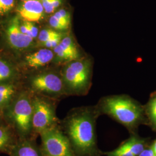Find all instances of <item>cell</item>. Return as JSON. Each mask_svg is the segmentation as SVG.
<instances>
[{"label": "cell", "instance_id": "cell-1", "mask_svg": "<svg viewBox=\"0 0 156 156\" xmlns=\"http://www.w3.org/2000/svg\"><path fill=\"white\" fill-rule=\"evenodd\" d=\"M59 126L76 156H92L95 153V117L87 109H72Z\"/></svg>", "mask_w": 156, "mask_h": 156}, {"label": "cell", "instance_id": "cell-2", "mask_svg": "<svg viewBox=\"0 0 156 156\" xmlns=\"http://www.w3.org/2000/svg\"><path fill=\"white\" fill-rule=\"evenodd\" d=\"M33 96L28 90L21 91L2 111L5 122L13 129L19 140L34 138Z\"/></svg>", "mask_w": 156, "mask_h": 156}, {"label": "cell", "instance_id": "cell-3", "mask_svg": "<svg viewBox=\"0 0 156 156\" xmlns=\"http://www.w3.org/2000/svg\"><path fill=\"white\" fill-rule=\"evenodd\" d=\"M33 136L36 139L42 132L58 125L60 120L56 116V106L51 98L33 94Z\"/></svg>", "mask_w": 156, "mask_h": 156}, {"label": "cell", "instance_id": "cell-4", "mask_svg": "<svg viewBox=\"0 0 156 156\" xmlns=\"http://www.w3.org/2000/svg\"><path fill=\"white\" fill-rule=\"evenodd\" d=\"M90 64L87 60H76L65 68L62 80L66 94H80L87 89L90 80Z\"/></svg>", "mask_w": 156, "mask_h": 156}, {"label": "cell", "instance_id": "cell-5", "mask_svg": "<svg viewBox=\"0 0 156 156\" xmlns=\"http://www.w3.org/2000/svg\"><path fill=\"white\" fill-rule=\"evenodd\" d=\"M39 136L43 156H76L59 124L42 132Z\"/></svg>", "mask_w": 156, "mask_h": 156}, {"label": "cell", "instance_id": "cell-6", "mask_svg": "<svg viewBox=\"0 0 156 156\" xmlns=\"http://www.w3.org/2000/svg\"><path fill=\"white\" fill-rule=\"evenodd\" d=\"M102 108L105 113L126 125L135 123L140 116L139 107L132 101L123 97L106 98L102 101Z\"/></svg>", "mask_w": 156, "mask_h": 156}, {"label": "cell", "instance_id": "cell-7", "mask_svg": "<svg viewBox=\"0 0 156 156\" xmlns=\"http://www.w3.org/2000/svg\"><path fill=\"white\" fill-rule=\"evenodd\" d=\"M32 94L49 98L66 94L62 78L53 73H45L34 76L30 80L27 90Z\"/></svg>", "mask_w": 156, "mask_h": 156}, {"label": "cell", "instance_id": "cell-8", "mask_svg": "<svg viewBox=\"0 0 156 156\" xmlns=\"http://www.w3.org/2000/svg\"><path fill=\"white\" fill-rule=\"evenodd\" d=\"M20 24L19 18L15 17L10 20L6 28L7 41L12 48L16 50L27 48L33 41V38L22 33Z\"/></svg>", "mask_w": 156, "mask_h": 156}, {"label": "cell", "instance_id": "cell-9", "mask_svg": "<svg viewBox=\"0 0 156 156\" xmlns=\"http://www.w3.org/2000/svg\"><path fill=\"white\" fill-rule=\"evenodd\" d=\"M44 9L39 0H28L24 1L17 9L19 16L24 21L37 22L43 17Z\"/></svg>", "mask_w": 156, "mask_h": 156}, {"label": "cell", "instance_id": "cell-10", "mask_svg": "<svg viewBox=\"0 0 156 156\" xmlns=\"http://www.w3.org/2000/svg\"><path fill=\"white\" fill-rule=\"evenodd\" d=\"M9 156H43L35 139L19 140L9 154Z\"/></svg>", "mask_w": 156, "mask_h": 156}, {"label": "cell", "instance_id": "cell-11", "mask_svg": "<svg viewBox=\"0 0 156 156\" xmlns=\"http://www.w3.org/2000/svg\"><path fill=\"white\" fill-rule=\"evenodd\" d=\"M19 140L11 127L5 122L0 124V153L9 155Z\"/></svg>", "mask_w": 156, "mask_h": 156}, {"label": "cell", "instance_id": "cell-12", "mask_svg": "<svg viewBox=\"0 0 156 156\" xmlns=\"http://www.w3.org/2000/svg\"><path fill=\"white\" fill-rule=\"evenodd\" d=\"M54 57V53L48 49H42L25 57L28 66L32 68L43 67L49 64Z\"/></svg>", "mask_w": 156, "mask_h": 156}, {"label": "cell", "instance_id": "cell-13", "mask_svg": "<svg viewBox=\"0 0 156 156\" xmlns=\"http://www.w3.org/2000/svg\"><path fill=\"white\" fill-rule=\"evenodd\" d=\"M19 93L14 84L9 82L0 84V110L3 111L9 106Z\"/></svg>", "mask_w": 156, "mask_h": 156}, {"label": "cell", "instance_id": "cell-14", "mask_svg": "<svg viewBox=\"0 0 156 156\" xmlns=\"http://www.w3.org/2000/svg\"><path fill=\"white\" fill-rule=\"evenodd\" d=\"M57 46L68 57L70 62L78 60L79 52L71 37H66L64 38Z\"/></svg>", "mask_w": 156, "mask_h": 156}, {"label": "cell", "instance_id": "cell-15", "mask_svg": "<svg viewBox=\"0 0 156 156\" xmlns=\"http://www.w3.org/2000/svg\"><path fill=\"white\" fill-rule=\"evenodd\" d=\"M118 149L128 151L137 156H139L140 153L144 150V145L139 140L136 138H132L121 145Z\"/></svg>", "mask_w": 156, "mask_h": 156}, {"label": "cell", "instance_id": "cell-16", "mask_svg": "<svg viewBox=\"0 0 156 156\" xmlns=\"http://www.w3.org/2000/svg\"><path fill=\"white\" fill-rule=\"evenodd\" d=\"M12 70L9 64L5 61L0 59V84L8 83L12 76Z\"/></svg>", "mask_w": 156, "mask_h": 156}, {"label": "cell", "instance_id": "cell-17", "mask_svg": "<svg viewBox=\"0 0 156 156\" xmlns=\"http://www.w3.org/2000/svg\"><path fill=\"white\" fill-rule=\"evenodd\" d=\"M61 36H62V34L56 31L50 29H44L39 33L38 38L39 42L41 44H43L51 38Z\"/></svg>", "mask_w": 156, "mask_h": 156}, {"label": "cell", "instance_id": "cell-18", "mask_svg": "<svg viewBox=\"0 0 156 156\" xmlns=\"http://www.w3.org/2000/svg\"><path fill=\"white\" fill-rule=\"evenodd\" d=\"M62 24L66 26L67 27H69L71 23V16L70 14L66 10L62 9L53 15Z\"/></svg>", "mask_w": 156, "mask_h": 156}, {"label": "cell", "instance_id": "cell-19", "mask_svg": "<svg viewBox=\"0 0 156 156\" xmlns=\"http://www.w3.org/2000/svg\"><path fill=\"white\" fill-rule=\"evenodd\" d=\"M15 6V0H0V15H4Z\"/></svg>", "mask_w": 156, "mask_h": 156}, {"label": "cell", "instance_id": "cell-20", "mask_svg": "<svg viewBox=\"0 0 156 156\" xmlns=\"http://www.w3.org/2000/svg\"><path fill=\"white\" fill-rule=\"evenodd\" d=\"M49 24L52 28L57 30H64L68 28L64 24L60 22L54 15H53L50 17L49 19Z\"/></svg>", "mask_w": 156, "mask_h": 156}, {"label": "cell", "instance_id": "cell-21", "mask_svg": "<svg viewBox=\"0 0 156 156\" xmlns=\"http://www.w3.org/2000/svg\"><path fill=\"white\" fill-rule=\"evenodd\" d=\"M62 36H61V37H58L51 38L42 44L48 48H55L60 44L62 39Z\"/></svg>", "mask_w": 156, "mask_h": 156}, {"label": "cell", "instance_id": "cell-22", "mask_svg": "<svg viewBox=\"0 0 156 156\" xmlns=\"http://www.w3.org/2000/svg\"><path fill=\"white\" fill-rule=\"evenodd\" d=\"M41 2L46 13H51L55 11L52 6V0H41Z\"/></svg>", "mask_w": 156, "mask_h": 156}, {"label": "cell", "instance_id": "cell-23", "mask_svg": "<svg viewBox=\"0 0 156 156\" xmlns=\"http://www.w3.org/2000/svg\"><path fill=\"white\" fill-rule=\"evenodd\" d=\"M26 22L27 23V24L28 26L30 32L31 33V37L34 39V38H36L37 37H38V30L34 26L33 23L29 22H27V21H26Z\"/></svg>", "mask_w": 156, "mask_h": 156}, {"label": "cell", "instance_id": "cell-24", "mask_svg": "<svg viewBox=\"0 0 156 156\" xmlns=\"http://www.w3.org/2000/svg\"><path fill=\"white\" fill-rule=\"evenodd\" d=\"M150 111L151 117L156 122V98L153 100L151 102Z\"/></svg>", "mask_w": 156, "mask_h": 156}, {"label": "cell", "instance_id": "cell-25", "mask_svg": "<svg viewBox=\"0 0 156 156\" xmlns=\"http://www.w3.org/2000/svg\"><path fill=\"white\" fill-rule=\"evenodd\" d=\"M138 156H156L152 149H144Z\"/></svg>", "mask_w": 156, "mask_h": 156}, {"label": "cell", "instance_id": "cell-26", "mask_svg": "<svg viewBox=\"0 0 156 156\" xmlns=\"http://www.w3.org/2000/svg\"><path fill=\"white\" fill-rule=\"evenodd\" d=\"M62 0H52V6L53 9L55 11L62 4Z\"/></svg>", "mask_w": 156, "mask_h": 156}, {"label": "cell", "instance_id": "cell-27", "mask_svg": "<svg viewBox=\"0 0 156 156\" xmlns=\"http://www.w3.org/2000/svg\"><path fill=\"white\" fill-rule=\"evenodd\" d=\"M4 117H3V113H2V111L0 110V124L2 123H4Z\"/></svg>", "mask_w": 156, "mask_h": 156}, {"label": "cell", "instance_id": "cell-28", "mask_svg": "<svg viewBox=\"0 0 156 156\" xmlns=\"http://www.w3.org/2000/svg\"><path fill=\"white\" fill-rule=\"evenodd\" d=\"M151 149H152V151H153V152L154 153V154L156 155V140L154 142V144L153 145Z\"/></svg>", "mask_w": 156, "mask_h": 156}, {"label": "cell", "instance_id": "cell-29", "mask_svg": "<svg viewBox=\"0 0 156 156\" xmlns=\"http://www.w3.org/2000/svg\"><path fill=\"white\" fill-rule=\"evenodd\" d=\"M23 1H28V0H22Z\"/></svg>", "mask_w": 156, "mask_h": 156}]
</instances>
